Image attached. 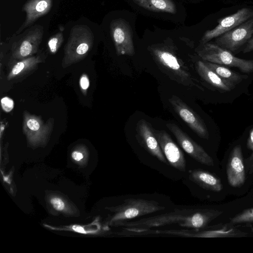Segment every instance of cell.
Masks as SVG:
<instances>
[{
    "mask_svg": "<svg viewBox=\"0 0 253 253\" xmlns=\"http://www.w3.org/2000/svg\"><path fill=\"white\" fill-rule=\"evenodd\" d=\"M222 213L221 211L212 209H178L135 221L123 222L117 226L123 227L120 235L173 224L184 227L201 229L207 226Z\"/></svg>",
    "mask_w": 253,
    "mask_h": 253,
    "instance_id": "cell-1",
    "label": "cell"
},
{
    "mask_svg": "<svg viewBox=\"0 0 253 253\" xmlns=\"http://www.w3.org/2000/svg\"><path fill=\"white\" fill-rule=\"evenodd\" d=\"M163 40L148 46L156 63L164 73L178 84L187 86L201 88L196 83L183 62L177 57L173 44L174 30H172V44H170V31L163 30Z\"/></svg>",
    "mask_w": 253,
    "mask_h": 253,
    "instance_id": "cell-2",
    "label": "cell"
},
{
    "mask_svg": "<svg viewBox=\"0 0 253 253\" xmlns=\"http://www.w3.org/2000/svg\"><path fill=\"white\" fill-rule=\"evenodd\" d=\"M136 15L126 10L119 12L110 22V34L118 55L135 54L134 39L137 37Z\"/></svg>",
    "mask_w": 253,
    "mask_h": 253,
    "instance_id": "cell-3",
    "label": "cell"
},
{
    "mask_svg": "<svg viewBox=\"0 0 253 253\" xmlns=\"http://www.w3.org/2000/svg\"><path fill=\"white\" fill-rule=\"evenodd\" d=\"M139 12L174 23L184 21L183 5L176 0H125Z\"/></svg>",
    "mask_w": 253,
    "mask_h": 253,
    "instance_id": "cell-4",
    "label": "cell"
},
{
    "mask_svg": "<svg viewBox=\"0 0 253 253\" xmlns=\"http://www.w3.org/2000/svg\"><path fill=\"white\" fill-rule=\"evenodd\" d=\"M165 208L155 200L141 198L126 199L122 204L108 208L113 212L108 222L110 225L117 226L120 223L162 211Z\"/></svg>",
    "mask_w": 253,
    "mask_h": 253,
    "instance_id": "cell-5",
    "label": "cell"
},
{
    "mask_svg": "<svg viewBox=\"0 0 253 253\" xmlns=\"http://www.w3.org/2000/svg\"><path fill=\"white\" fill-rule=\"evenodd\" d=\"M195 51L203 61L236 67L244 73H251L253 72V60L236 57L232 52L215 43L208 42L199 44L195 48Z\"/></svg>",
    "mask_w": 253,
    "mask_h": 253,
    "instance_id": "cell-6",
    "label": "cell"
},
{
    "mask_svg": "<svg viewBox=\"0 0 253 253\" xmlns=\"http://www.w3.org/2000/svg\"><path fill=\"white\" fill-rule=\"evenodd\" d=\"M93 41V34L88 26L84 25L73 26L65 45V62L71 63L83 58L91 48Z\"/></svg>",
    "mask_w": 253,
    "mask_h": 253,
    "instance_id": "cell-7",
    "label": "cell"
},
{
    "mask_svg": "<svg viewBox=\"0 0 253 253\" xmlns=\"http://www.w3.org/2000/svg\"><path fill=\"white\" fill-rule=\"evenodd\" d=\"M253 36V17L215 38V43L235 52Z\"/></svg>",
    "mask_w": 253,
    "mask_h": 253,
    "instance_id": "cell-8",
    "label": "cell"
},
{
    "mask_svg": "<svg viewBox=\"0 0 253 253\" xmlns=\"http://www.w3.org/2000/svg\"><path fill=\"white\" fill-rule=\"evenodd\" d=\"M166 126L174 135L180 147L191 157L203 165L210 167L214 166L213 159L204 148L176 125L173 123H168L167 124Z\"/></svg>",
    "mask_w": 253,
    "mask_h": 253,
    "instance_id": "cell-9",
    "label": "cell"
},
{
    "mask_svg": "<svg viewBox=\"0 0 253 253\" xmlns=\"http://www.w3.org/2000/svg\"><path fill=\"white\" fill-rule=\"evenodd\" d=\"M169 101L176 114L191 129L202 138H209V133L205 123L192 109L175 95L171 96Z\"/></svg>",
    "mask_w": 253,
    "mask_h": 253,
    "instance_id": "cell-10",
    "label": "cell"
},
{
    "mask_svg": "<svg viewBox=\"0 0 253 253\" xmlns=\"http://www.w3.org/2000/svg\"><path fill=\"white\" fill-rule=\"evenodd\" d=\"M252 17H253V9L244 7L232 15L218 20L215 27L204 33L199 44L209 42L212 39L233 29Z\"/></svg>",
    "mask_w": 253,
    "mask_h": 253,
    "instance_id": "cell-11",
    "label": "cell"
},
{
    "mask_svg": "<svg viewBox=\"0 0 253 253\" xmlns=\"http://www.w3.org/2000/svg\"><path fill=\"white\" fill-rule=\"evenodd\" d=\"M136 138L140 144L151 155L166 165L169 163L160 147L151 124L144 119L136 125Z\"/></svg>",
    "mask_w": 253,
    "mask_h": 253,
    "instance_id": "cell-12",
    "label": "cell"
},
{
    "mask_svg": "<svg viewBox=\"0 0 253 253\" xmlns=\"http://www.w3.org/2000/svg\"><path fill=\"white\" fill-rule=\"evenodd\" d=\"M44 34L42 26L37 25L25 31L24 36L15 43L13 56L23 58L37 52Z\"/></svg>",
    "mask_w": 253,
    "mask_h": 253,
    "instance_id": "cell-13",
    "label": "cell"
},
{
    "mask_svg": "<svg viewBox=\"0 0 253 253\" xmlns=\"http://www.w3.org/2000/svg\"><path fill=\"white\" fill-rule=\"evenodd\" d=\"M154 134L169 164L174 169L185 171L186 162L183 153L164 130L153 128Z\"/></svg>",
    "mask_w": 253,
    "mask_h": 253,
    "instance_id": "cell-14",
    "label": "cell"
},
{
    "mask_svg": "<svg viewBox=\"0 0 253 253\" xmlns=\"http://www.w3.org/2000/svg\"><path fill=\"white\" fill-rule=\"evenodd\" d=\"M226 173L229 184L233 187H240L246 180V171L242 148L240 145L232 149L227 164Z\"/></svg>",
    "mask_w": 253,
    "mask_h": 253,
    "instance_id": "cell-15",
    "label": "cell"
},
{
    "mask_svg": "<svg viewBox=\"0 0 253 253\" xmlns=\"http://www.w3.org/2000/svg\"><path fill=\"white\" fill-rule=\"evenodd\" d=\"M250 235L232 223H220L208 225L203 228L195 229L193 237L196 238H240L249 236Z\"/></svg>",
    "mask_w": 253,
    "mask_h": 253,
    "instance_id": "cell-16",
    "label": "cell"
},
{
    "mask_svg": "<svg viewBox=\"0 0 253 253\" xmlns=\"http://www.w3.org/2000/svg\"><path fill=\"white\" fill-rule=\"evenodd\" d=\"M52 5V0H29L23 6L22 10L26 13V17L22 25L16 32L20 34L22 31L33 25L40 17L46 14Z\"/></svg>",
    "mask_w": 253,
    "mask_h": 253,
    "instance_id": "cell-17",
    "label": "cell"
},
{
    "mask_svg": "<svg viewBox=\"0 0 253 253\" xmlns=\"http://www.w3.org/2000/svg\"><path fill=\"white\" fill-rule=\"evenodd\" d=\"M189 179L207 190L218 192L223 189L220 179L214 174L202 169H195L189 172Z\"/></svg>",
    "mask_w": 253,
    "mask_h": 253,
    "instance_id": "cell-18",
    "label": "cell"
},
{
    "mask_svg": "<svg viewBox=\"0 0 253 253\" xmlns=\"http://www.w3.org/2000/svg\"><path fill=\"white\" fill-rule=\"evenodd\" d=\"M199 75L206 82L222 91H230L235 87L234 83L225 80L206 66L203 61H198L196 65Z\"/></svg>",
    "mask_w": 253,
    "mask_h": 253,
    "instance_id": "cell-19",
    "label": "cell"
},
{
    "mask_svg": "<svg viewBox=\"0 0 253 253\" xmlns=\"http://www.w3.org/2000/svg\"><path fill=\"white\" fill-rule=\"evenodd\" d=\"M203 61L207 67L220 77L225 80L232 82L236 85L248 78V76L240 74L225 67L224 65L206 61Z\"/></svg>",
    "mask_w": 253,
    "mask_h": 253,
    "instance_id": "cell-20",
    "label": "cell"
},
{
    "mask_svg": "<svg viewBox=\"0 0 253 253\" xmlns=\"http://www.w3.org/2000/svg\"><path fill=\"white\" fill-rule=\"evenodd\" d=\"M24 128L29 139L33 142L39 141L46 129L39 118L30 116L25 117Z\"/></svg>",
    "mask_w": 253,
    "mask_h": 253,
    "instance_id": "cell-21",
    "label": "cell"
},
{
    "mask_svg": "<svg viewBox=\"0 0 253 253\" xmlns=\"http://www.w3.org/2000/svg\"><path fill=\"white\" fill-rule=\"evenodd\" d=\"M39 61L38 57H32L26 59L23 61L17 62L12 68L8 78H12L15 76L22 73L32 64Z\"/></svg>",
    "mask_w": 253,
    "mask_h": 253,
    "instance_id": "cell-22",
    "label": "cell"
},
{
    "mask_svg": "<svg viewBox=\"0 0 253 253\" xmlns=\"http://www.w3.org/2000/svg\"><path fill=\"white\" fill-rule=\"evenodd\" d=\"M233 224L253 223V207L245 209L230 219Z\"/></svg>",
    "mask_w": 253,
    "mask_h": 253,
    "instance_id": "cell-23",
    "label": "cell"
},
{
    "mask_svg": "<svg viewBox=\"0 0 253 253\" xmlns=\"http://www.w3.org/2000/svg\"><path fill=\"white\" fill-rule=\"evenodd\" d=\"M64 41L62 33L58 32L52 36L48 40L47 46L51 53H55Z\"/></svg>",
    "mask_w": 253,
    "mask_h": 253,
    "instance_id": "cell-24",
    "label": "cell"
},
{
    "mask_svg": "<svg viewBox=\"0 0 253 253\" xmlns=\"http://www.w3.org/2000/svg\"><path fill=\"white\" fill-rule=\"evenodd\" d=\"M49 202L52 208L57 211L66 212L68 210L67 203L60 196H51L49 199Z\"/></svg>",
    "mask_w": 253,
    "mask_h": 253,
    "instance_id": "cell-25",
    "label": "cell"
},
{
    "mask_svg": "<svg viewBox=\"0 0 253 253\" xmlns=\"http://www.w3.org/2000/svg\"><path fill=\"white\" fill-rule=\"evenodd\" d=\"M247 147L252 151V153L246 160V169L249 174H252L253 173V128L250 131L248 139Z\"/></svg>",
    "mask_w": 253,
    "mask_h": 253,
    "instance_id": "cell-26",
    "label": "cell"
},
{
    "mask_svg": "<svg viewBox=\"0 0 253 253\" xmlns=\"http://www.w3.org/2000/svg\"><path fill=\"white\" fill-rule=\"evenodd\" d=\"M71 158L76 163L81 164L84 162L86 158L85 152L81 149H77L72 151Z\"/></svg>",
    "mask_w": 253,
    "mask_h": 253,
    "instance_id": "cell-27",
    "label": "cell"
},
{
    "mask_svg": "<svg viewBox=\"0 0 253 253\" xmlns=\"http://www.w3.org/2000/svg\"><path fill=\"white\" fill-rule=\"evenodd\" d=\"M2 109L6 112H10L14 107L13 100L8 97H4L1 99Z\"/></svg>",
    "mask_w": 253,
    "mask_h": 253,
    "instance_id": "cell-28",
    "label": "cell"
},
{
    "mask_svg": "<svg viewBox=\"0 0 253 253\" xmlns=\"http://www.w3.org/2000/svg\"><path fill=\"white\" fill-rule=\"evenodd\" d=\"M80 84L83 89L86 90L88 88L89 85V81L86 76L83 75L82 76L80 79Z\"/></svg>",
    "mask_w": 253,
    "mask_h": 253,
    "instance_id": "cell-29",
    "label": "cell"
},
{
    "mask_svg": "<svg viewBox=\"0 0 253 253\" xmlns=\"http://www.w3.org/2000/svg\"><path fill=\"white\" fill-rule=\"evenodd\" d=\"M253 51V36L252 38L247 42V44L243 50L244 53H248Z\"/></svg>",
    "mask_w": 253,
    "mask_h": 253,
    "instance_id": "cell-30",
    "label": "cell"
},
{
    "mask_svg": "<svg viewBox=\"0 0 253 253\" xmlns=\"http://www.w3.org/2000/svg\"><path fill=\"white\" fill-rule=\"evenodd\" d=\"M252 231L253 232V227L252 228Z\"/></svg>",
    "mask_w": 253,
    "mask_h": 253,
    "instance_id": "cell-31",
    "label": "cell"
}]
</instances>
